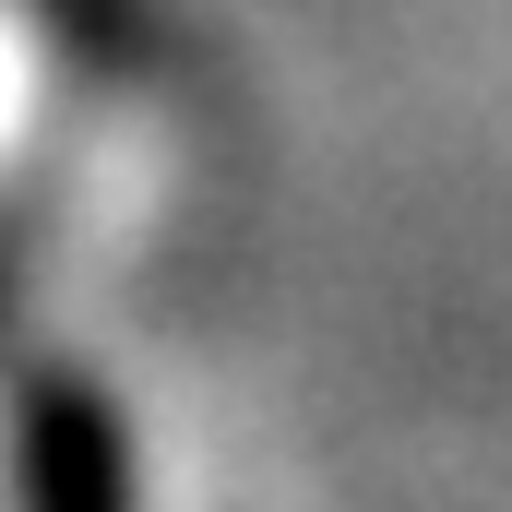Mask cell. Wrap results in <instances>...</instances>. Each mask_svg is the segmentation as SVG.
<instances>
[{
    "label": "cell",
    "mask_w": 512,
    "mask_h": 512,
    "mask_svg": "<svg viewBox=\"0 0 512 512\" xmlns=\"http://www.w3.org/2000/svg\"><path fill=\"white\" fill-rule=\"evenodd\" d=\"M12 512H131L120 417L84 382H36L12 417Z\"/></svg>",
    "instance_id": "obj_1"
}]
</instances>
